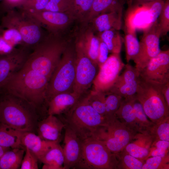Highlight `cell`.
Instances as JSON below:
<instances>
[{
    "instance_id": "cell-1",
    "label": "cell",
    "mask_w": 169,
    "mask_h": 169,
    "mask_svg": "<svg viewBox=\"0 0 169 169\" xmlns=\"http://www.w3.org/2000/svg\"><path fill=\"white\" fill-rule=\"evenodd\" d=\"M49 81L37 72L22 68L7 80L0 90L22 99L35 107L40 114L47 116L46 94Z\"/></svg>"
},
{
    "instance_id": "cell-2",
    "label": "cell",
    "mask_w": 169,
    "mask_h": 169,
    "mask_svg": "<svg viewBox=\"0 0 169 169\" xmlns=\"http://www.w3.org/2000/svg\"><path fill=\"white\" fill-rule=\"evenodd\" d=\"M69 41L61 34L49 33L33 49L23 68L33 70L49 80Z\"/></svg>"
},
{
    "instance_id": "cell-3",
    "label": "cell",
    "mask_w": 169,
    "mask_h": 169,
    "mask_svg": "<svg viewBox=\"0 0 169 169\" xmlns=\"http://www.w3.org/2000/svg\"><path fill=\"white\" fill-rule=\"evenodd\" d=\"M39 113L26 100L0 90V123L22 132L34 133Z\"/></svg>"
},
{
    "instance_id": "cell-4",
    "label": "cell",
    "mask_w": 169,
    "mask_h": 169,
    "mask_svg": "<svg viewBox=\"0 0 169 169\" xmlns=\"http://www.w3.org/2000/svg\"><path fill=\"white\" fill-rule=\"evenodd\" d=\"M86 94L81 96L67 112L58 115L65 126L70 128L81 141L94 138L99 129L108 121L91 106Z\"/></svg>"
},
{
    "instance_id": "cell-5",
    "label": "cell",
    "mask_w": 169,
    "mask_h": 169,
    "mask_svg": "<svg viewBox=\"0 0 169 169\" xmlns=\"http://www.w3.org/2000/svg\"><path fill=\"white\" fill-rule=\"evenodd\" d=\"M75 66L74 42L69 41L49 80L46 94L47 103L57 94L73 92Z\"/></svg>"
},
{
    "instance_id": "cell-6",
    "label": "cell",
    "mask_w": 169,
    "mask_h": 169,
    "mask_svg": "<svg viewBox=\"0 0 169 169\" xmlns=\"http://www.w3.org/2000/svg\"><path fill=\"white\" fill-rule=\"evenodd\" d=\"M7 12L2 17L0 25L3 28H11L21 35L22 46L32 49L45 35L43 27L34 18L21 8Z\"/></svg>"
},
{
    "instance_id": "cell-7",
    "label": "cell",
    "mask_w": 169,
    "mask_h": 169,
    "mask_svg": "<svg viewBox=\"0 0 169 169\" xmlns=\"http://www.w3.org/2000/svg\"><path fill=\"white\" fill-rule=\"evenodd\" d=\"M162 84L146 80L140 76L136 95L147 117L155 124L169 117V107L162 91Z\"/></svg>"
},
{
    "instance_id": "cell-8",
    "label": "cell",
    "mask_w": 169,
    "mask_h": 169,
    "mask_svg": "<svg viewBox=\"0 0 169 169\" xmlns=\"http://www.w3.org/2000/svg\"><path fill=\"white\" fill-rule=\"evenodd\" d=\"M118 160L101 141L94 138L81 141L79 159L73 169H117Z\"/></svg>"
},
{
    "instance_id": "cell-9",
    "label": "cell",
    "mask_w": 169,
    "mask_h": 169,
    "mask_svg": "<svg viewBox=\"0 0 169 169\" xmlns=\"http://www.w3.org/2000/svg\"><path fill=\"white\" fill-rule=\"evenodd\" d=\"M108 119L107 124L99 129L94 138L101 141L112 153L116 154L122 151L137 133L116 117Z\"/></svg>"
},
{
    "instance_id": "cell-10",
    "label": "cell",
    "mask_w": 169,
    "mask_h": 169,
    "mask_svg": "<svg viewBox=\"0 0 169 169\" xmlns=\"http://www.w3.org/2000/svg\"><path fill=\"white\" fill-rule=\"evenodd\" d=\"M75 77L73 92L81 97L93 84L99 68L88 56L82 47L75 41Z\"/></svg>"
},
{
    "instance_id": "cell-11",
    "label": "cell",
    "mask_w": 169,
    "mask_h": 169,
    "mask_svg": "<svg viewBox=\"0 0 169 169\" xmlns=\"http://www.w3.org/2000/svg\"><path fill=\"white\" fill-rule=\"evenodd\" d=\"M161 32L157 20L143 31V36L139 42L138 53L133 60L136 64L135 67L140 72L161 51Z\"/></svg>"
},
{
    "instance_id": "cell-12",
    "label": "cell",
    "mask_w": 169,
    "mask_h": 169,
    "mask_svg": "<svg viewBox=\"0 0 169 169\" xmlns=\"http://www.w3.org/2000/svg\"><path fill=\"white\" fill-rule=\"evenodd\" d=\"M125 65L120 53L112 54L99 68L93 84V90L105 94L115 83Z\"/></svg>"
},
{
    "instance_id": "cell-13",
    "label": "cell",
    "mask_w": 169,
    "mask_h": 169,
    "mask_svg": "<svg viewBox=\"0 0 169 169\" xmlns=\"http://www.w3.org/2000/svg\"><path fill=\"white\" fill-rule=\"evenodd\" d=\"M23 10L36 19L49 33L61 34L74 21L70 15L66 13Z\"/></svg>"
},
{
    "instance_id": "cell-14",
    "label": "cell",
    "mask_w": 169,
    "mask_h": 169,
    "mask_svg": "<svg viewBox=\"0 0 169 169\" xmlns=\"http://www.w3.org/2000/svg\"><path fill=\"white\" fill-rule=\"evenodd\" d=\"M144 80L160 84L169 82V49L162 51L152 59L141 72Z\"/></svg>"
},
{
    "instance_id": "cell-15",
    "label": "cell",
    "mask_w": 169,
    "mask_h": 169,
    "mask_svg": "<svg viewBox=\"0 0 169 169\" xmlns=\"http://www.w3.org/2000/svg\"><path fill=\"white\" fill-rule=\"evenodd\" d=\"M29 50L20 46L7 54L0 55V88L23 68L30 54Z\"/></svg>"
},
{
    "instance_id": "cell-16",
    "label": "cell",
    "mask_w": 169,
    "mask_h": 169,
    "mask_svg": "<svg viewBox=\"0 0 169 169\" xmlns=\"http://www.w3.org/2000/svg\"><path fill=\"white\" fill-rule=\"evenodd\" d=\"M139 1L130 6L125 21L127 32L135 33L136 29L144 31L157 20L151 13L148 1Z\"/></svg>"
},
{
    "instance_id": "cell-17",
    "label": "cell",
    "mask_w": 169,
    "mask_h": 169,
    "mask_svg": "<svg viewBox=\"0 0 169 169\" xmlns=\"http://www.w3.org/2000/svg\"><path fill=\"white\" fill-rule=\"evenodd\" d=\"M76 33L74 41L83 48L90 58L98 64L100 39L96 35L92 26L89 23L81 24Z\"/></svg>"
},
{
    "instance_id": "cell-18",
    "label": "cell",
    "mask_w": 169,
    "mask_h": 169,
    "mask_svg": "<svg viewBox=\"0 0 169 169\" xmlns=\"http://www.w3.org/2000/svg\"><path fill=\"white\" fill-rule=\"evenodd\" d=\"M64 129V169H73L80 156L81 141L69 127Z\"/></svg>"
},
{
    "instance_id": "cell-19",
    "label": "cell",
    "mask_w": 169,
    "mask_h": 169,
    "mask_svg": "<svg viewBox=\"0 0 169 169\" xmlns=\"http://www.w3.org/2000/svg\"><path fill=\"white\" fill-rule=\"evenodd\" d=\"M64 127V125L58 117L49 115L38 123L37 130L38 135L42 139L59 143Z\"/></svg>"
},
{
    "instance_id": "cell-20",
    "label": "cell",
    "mask_w": 169,
    "mask_h": 169,
    "mask_svg": "<svg viewBox=\"0 0 169 169\" xmlns=\"http://www.w3.org/2000/svg\"><path fill=\"white\" fill-rule=\"evenodd\" d=\"M154 139L149 134L137 133L133 139L122 150L140 160L148 158Z\"/></svg>"
},
{
    "instance_id": "cell-21",
    "label": "cell",
    "mask_w": 169,
    "mask_h": 169,
    "mask_svg": "<svg viewBox=\"0 0 169 169\" xmlns=\"http://www.w3.org/2000/svg\"><path fill=\"white\" fill-rule=\"evenodd\" d=\"M122 10L102 13L94 18L90 23L95 32L100 34L104 31L115 29L119 30L122 25Z\"/></svg>"
},
{
    "instance_id": "cell-22",
    "label": "cell",
    "mask_w": 169,
    "mask_h": 169,
    "mask_svg": "<svg viewBox=\"0 0 169 169\" xmlns=\"http://www.w3.org/2000/svg\"><path fill=\"white\" fill-rule=\"evenodd\" d=\"M80 97L74 92L61 93L56 95L48 102V115L56 116L66 113Z\"/></svg>"
},
{
    "instance_id": "cell-23",
    "label": "cell",
    "mask_w": 169,
    "mask_h": 169,
    "mask_svg": "<svg viewBox=\"0 0 169 169\" xmlns=\"http://www.w3.org/2000/svg\"><path fill=\"white\" fill-rule=\"evenodd\" d=\"M21 141L23 147L29 150L39 160L52 146L57 143L44 140L30 132H23Z\"/></svg>"
},
{
    "instance_id": "cell-24",
    "label": "cell",
    "mask_w": 169,
    "mask_h": 169,
    "mask_svg": "<svg viewBox=\"0 0 169 169\" xmlns=\"http://www.w3.org/2000/svg\"><path fill=\"white\" fill-rule=\"evenodd\" d=\"M135 95L123 98L115 115L120 121L131 130L136 133H141L133 107V99Z\"/></svg>"
},
{
    "instance_id": "cell-25",
    "label": "cell",
    "mask_w": 169,
    "mask_h": 169,
    "mask_svg": "<svg viewBox=\"0 0 169 169\" xmlns=\"http://www.w3.org/2000/svg\"><path fill=\"white\" fill-rule=\"evenodd\" d=\"M43 169H64V160L63 148L59 143L52 146L39 160Z\"/></svg>"
},
{
    "instance_id": "cell-26",
    "label": "cell",
    "mask_w": 169,
    "mask_h": 169,
    "mask_svg": "<svg viewBox=\"0 0 169 169\" xmlns=\"http://www.w3.org/2000/svg\"><path fill=\"white\" fill-rule=\"evenodd\" d=\"M23 132L0 123V146L26 150L21 143Z\"/></svg>"
},
{
    "instance_id": "cell-27",
    "label": "cell",
    "mask_w": 169,
    "mask_h": 169,
    "mask_svg": "<svg viewBox=\"0 0 169 169\" xmlns=\"http://www.w3.org/2000/svg\"><path fill=\"white\" fill-rule=\"evenodd\" d=\"M120 1V0H94L91 8L84 24L90 23L94 18L102 13L122 10V6Z\"/></svg>"
},
{
    "instance_id": "cell-28",
    "label": "cell",
    "mask_w": 169,
    "mask_h": 169,
    "mask_svg": "<svg viewBox=\"0 0 169 169\" xmlns=\"http://www.w3.org/2000/svg\"><path fill=\"white\" fill-rule=\"evenodd\" d=\"M93 0H72L66 13L74 21L84 24L90 11Z\"/></svg>"
},
{
    "instance_id": "cell-29",
    "label": "cell",
    "mask_w": 169,
    "mask_h": 169,
    "mask_svg": "<svg viewBox=\"0 0 169 169\" xmlns=\"http://www.w3.org/2000/svg\"><path fill=\"white\" fill-rule=\"evenodd\" d=\"M12 149L6 151L0 158V169L19 168L26 150L21 148Z\"/></svg>"
},
{
    "instance_id": "cell-30",
    "label": "cell",
    "mask_w": 169,
    "mask_h": 169,
    "mask_svg": "<svg viewBox=\"0 0 169 169\" xmlns=\"http://www.w3.org/2000/svg\"><path fill=\"white\" fill-rule=\"evenodd\" d=\"M98 36L107 45L109 52L112 54L120 53L122 40L118 30L111 29L106 31L99 34Z\"/></svg>"
},
{
    "instance_id": "cell-31",
    "label": "cell",
    "mask_w": 169,
    "mask_h": 169,
    "mask_svg": "<svg viewBox=\"0 0 169 169\" xmlns=\"http://www.w3.org/2000/svg\"><path fill=\"white\" fill-rule=\"evenodd\" d=\"M133 105L137 121L141 133L150 135L151 130L155 124L148 119L136 95L133 98Z\"/></svg>"
},
{
    "instance_id": "cell-32",
    "label": "cell",
    "mask_w": 169,
    "mask_h": 169,
    "mask_svg": "<svg viewBox=\"0 0 169 169\" xmlns=\"http://www.w3.org/2000/svg\"><path fill=\"white\" fill-rule=\"evenodd\" d=\"M115 154L118 160L117 169H142L145 162L122 151Z\"/></svg>"
},
{
    "instance_id": "cell-33",
    "label": "cell",
    "mask_w": 169,
    "mask_h": 169,
    "mask_svg": "<svg viewBox=\"0 0 169 169\" xmlns=\"http://www.w3.org/2000/svg\"><path fill=\"white\" fill-rule=\"evenodd\" d=\"M86 96L91 106L100 115L105 117V94L102 92L93 90L88 94H87Z\"/></svg>"
},
{
    "instance_id": "cell-34",
    "label": "cell",
    "mask_w": 169,
    "mask_h": 169,
    "mask_svg": "<svg viewBox=\"0 0 169 169\" xmlns=\"http://www.w3.org/2000/svg\"><path fill=\"white\" fill-rule=\"evenodd\" d=\"M140 79V77L138 79L128 83L117 86H112L107 92L115 94L124 98L131 97L136 94Z\"/></svg>"
},
{
    "instance_id": "cell-35",
    "label": "cell",
    "mask_w": 169,
    "mask_h": 169,
    "mask_svg": "<svg viewBox=\"0 0 169 169\" xmlns=\"http://www.w3.org/2000/svg\"><path fill=\"white\" fill-rule=\"evenodd\" d=\"M126 59L128 63L133 60L138 54L139 49L138 41L135 33L127 32L125 37Z\"/></svg>"
},
{
    "instance_id": "cell-36",
    "label": "cell",
    "mask_w": 169,
    "mask_h": 169,
    "mask_svg": "<svg viewBox=\"0 0 169 169\" xmlns=\"http://www.w3.org/2000/svg\"><path fill=\"white\" fill-rule=\"evenodd\" d=\"M105 117L111 119L115 117V112L118 109L123 98L113 93H105Z\"/></svg>"
},
{
    "instance_id": "cell-37",
    "label": "cell",
    "mask_w": 169,
    "mask_h": 169,
    "mask_svg": "<svg viewBox=\"0 0 169 169\" xmlns=\"http://www.w3.org/2000/svg\"><path fill=\"white\" fill-rule=\"evenodd\" d=\"M124 67V71L120 75H119L112 86H117L128 83L140 78V72L136 67L129 64H125Z\"/></svg>"
},
{
    "instance_id": "cell-38",
    "label": "cell",
    "mask_w": 169,
    "mask_h": 169,
    "mask_svg": "<svg viewBox=\"0 0 169 169\" xmlns=\"http://www.w3.org/2000/svg\"><path fill=\"white\" fill-rule=\"evenodd\" d=\"M154 140L169 141V117L155 124L150 133Z\"/></svg>"
},
{
    "instance_id": "cell-39",
    "label": "cell",
    "mask_w": 169,
    "mask_h": 169,
    "mask_svg": "<svg viewBox=\"0 0 169 169\" xmlns=\"http://www.w3.org/2000/svg\"><path fill=\"white\" fill-rule=\"evenodd\" d=\"M142 169H168L169 156H152L147 158Z\"/></svg>"
},
{
    "instance_id": "cell-40",
    "label": "cell",
    "mask_w": 169,
    "mask_h": 169,
    "mask_svg": "<svg viewBox=\"0 0 169 169\" xmlns=\"http://www.w3.org/2000/svg\"><path fill=\"white\" fill-rule=\"evenodd\" d=\"M169 141L154 140L151 145L148 158L152 156H169Z\"/></svg>"
},
{
    "instance_id": "cell-41",
    "label": "cell",
    "mask_w": 169,
    "mask_h": 169,
    "mask_svg": "<svg viewBox=\"0 0 169 169\" xmlns=\"http://www.w3.org/2000/svg\"><path fill=\"white\" fill-rule=\"evenodd\" d=\"M1 35L4 39L14 47L23 45L22 39L20 34L15 30L11 28H3Z\"/></svg>"
},
{
    "instance_id": "cell-42",
    "label": "cell",
    "mask_w": 169,
    "mask_h": 169,
    "mask_svg": "<svg viewBox=\"0 0 169 169\" xmlns=\"http://www.w3.org/2000/svg\"><path fill=\"white\" fill-rule=\"evenodd\" d=\"M158 18V23L161 30V36L165 35L169 31V0H165Z\"/></svg>"
},
{
    "instance_id": "cell-43",
    "label": "cell",
    "mask_w": 169,
    "mask_h": 169,
    "mask_svg": "<svg viewBox=\"0 0 169 169\" xmlns=\"http://www.w3.org/2000/svg\"><path fill=\"white\" fill-rule=\"evenodd\" d=\"M72 0H49L43 10L66 13Z\"/></svg>"
},
{
    "instance_id": "cell-44",
    "label": "cell",
    "mask_w": 169,
    "mask_h": 169,
    "mask_svg": "<svg viewBox=\"0 0 169 169\" xmlns=\"http://www.w3.org/2000/svg\"><path fill=\"white\" fill-rule=\"evenodd\" d=\"M23 158L20 169H38V159L36 156L27 148Z\"/></svg>"
},
{
    "instance_id": "cell-45",
    "label": "cell",
    "mask_w": 169,
    "mask_h": 169,
    "mask_svg": "<svg viewBox=\"0 0 169 169\" xmlns=\"http://www.w3.org/2000/svg\"><path fill=\"white\" fill-rule=\"evenodd\" d=\"M49 0H26L20 8L24 10H43Z\"/></svg>"
},
{
    "instance_id": "cell-46",
    "label": "cell",
    "mask_w": 169,
    "mask_h": 169,
    "mask_svg": "<svg viewBox=\"0 0 169 169\" xmlns=\"http://www.w3.org/2000/svg\"><path fill=\"white\" fill-rule=\"evenodd\" d=\"M109 52V50L107 45L100 39L98 60V65L99 68L100 67L106 60L108 58Z\"/></svg>"
},
{
    "instance_id": "cell-47",
    "label": "cell",
    "mask_w": 169,
    "mask_h": 169,
    "mask_svg": "<svg viewBox=\"0 0 169 169\" xmlns=\"http://www.w3.org/2000/svg\"><path fill=\"white\" fill-rule=\"evenodd\" d=\"M0 34V55L7 54L17 47H14L6 41Z\"/></svg>"
},
{
    "instance_id": "cell-48",
    "label": "cell",
    "mask_w": 169,
    "mask_h": 169,
    "mask_svg": "<svg viewBox=\"0 0 169 169\" xmlns=\"http://www.w3.org/2000/svg\"><path fill=\"white\" fill-rule=\"evenodd\" d=\"M162 91L167 105L169 107V82L162 84Z\"/></svg>"
},
{
    "instance_id": "cell-49",
    "label": "cell",
    "mask_w": 169,
    "mask_h": 169,
    "mask_svg": "<svg viewBox=\"0 0 169 169\" xmlns=\"http://www.w3.org/2000/svg\"><path fill=\"white\" fill-rule=\"evenodd\" d=\"M10 149V148L6 147L0 146V158L5 153Z\"/></svg>"
},
{
    "instance_id": "cell-50",
    "label": "cell",
    "mask_w": 169,
    "mask_h": 169,
    "mask_svg": "<svg viewBox=\"0 0 169 169\" xmlns=\"http://www.w3.org/2000/svg\"><path fill=\"white\" fill-rule=\"evenodd\" d=\"M130 1H132L134 0H129ZM138 1H153L155 0H136Z\"/></svg>"
},
{
    "instance_id": "cell-51",
    "label": "cell",
    "mask_w": 169,
    "mask_h": 169,
    "mask_svg": "<svg viewBox=\"0 0 169 169\" xmlns=\"http://www.w3.org/2000/svg\"><path fill=\"white\" fill-rule=\"evenodd\" d=\"M3 29V28L1 27V26L0 25V34L1 33Z\"/></svg>"
},
{
    "instance_id": "cell-52",
    "label": "cell",
    "mask_w": 169,
    "mask_h": 169,
    "mask_svg": "<svg viewBox=\"0 0 169 169\" xmlns=\"http://www.w3.org/2000/svg\"><path fill=\"white\" fill-rule=\"evenodd\" d=\"M3 0H0V2H1Z\"/></svg>"
},
{
    "instance_id": "cell-53",
    "label": "cell",
    "mask_w": 169,
    "mask_h": 169,
    "mask_svg": "<svg viewBox=\"0 0 169 169\" xmlns=\"http://www.w3.org/2000/svg\"></svg>"
}]
</instances>
